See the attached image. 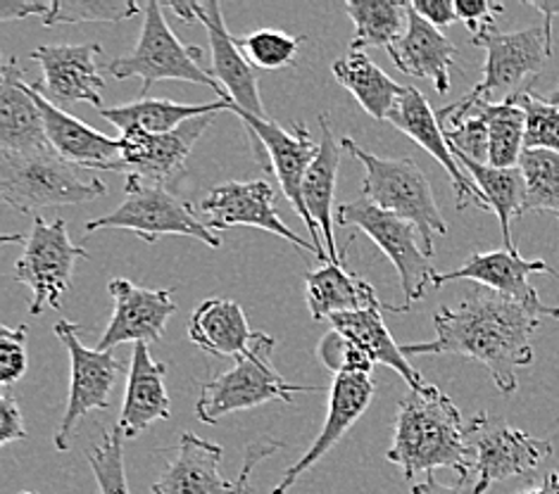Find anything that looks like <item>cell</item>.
Wrapping results in <instances>:
<instances>
[{"label": "cell", "mask_w": 559, "mask_h": 494, "mask_svg": "<svg viewBox=\"0 0 559 494\" xmlns=\"http://www.w3.org/2000/svg\"><path fill=\"white\" fill-rule=\"evenodd\" d=\"M540 314L498 292L478 288L457 306H441L433 316L436 340L403 345L405 357L457 354L484 364L502 395H514L516 369L534 364V333Z\"/></svg>", "instance_id": "1"}, {"label": "cell", "mask_w": 559, "mask_h": 494, "mask_svg": "<svg viewBox=\"0 0 559 494\" xmlns=\"http://www.w3.org/2000/svg\"><path fill=\"white\" fill-rule=\"evenodd\" d=\"M385 459L407 480L452 469L460 475V485L467 483L474 473V454L457 405L429 383L421 390H409L397 402L395 437Z\"/></svg>", "instance_id": "2"}, {"label": "cell", "mask_w": 559, "mask_h": 494, "mask_svg": "<svg viewBox=\"0 0 559 494\" xmlns=\"http://www.w3.org/2000/svg\"><path fill=\"white\" fill-rule=\"evenodd\" d=\"M82 171L52 148L0 153V195L22 215L36 217L46 207L84 205L108 195V185L96 177L84 179Z\"/></svg>", "instance_id": "3"}, {"label": "cell", "mask_w": 559, "mask_h": 494, "mask_svg": "<svg viewBox=\"0 0 559 494\" xmlns=\"http://www.w3.org/2000/svg\"><path fill=\"white\" fill-rule=\"evenodd\" d=\"M341 148L348 150L365 167L362 195L371 205L391 212L401 219L415 224L421 238L426 257L433 255L436 236H448V224L438 209L426 173L412 157H377L362 145H357L350 136L341 138Z\"/></svg>", "instance_id": "4"}, {"label": "cell", "mask_w": 559, "mask_h": 494, "mask_svg": "<svg viewBox=\"0 0 559 494\" xmlns=\"http://www.w3.org/2000/svg\"><path fill=\"white\" fill-rule=\"evenodd\" d=\"M274 345L272 336L255 330L250 352L238 357L234 369L201 387V397L195 402L198 419L207 425H217L219 419L236 411L255 409L267 402H293V395L300 393H322V387L288 383L272 364Z\"/></svg>", "instance_id": "5"}, {"label": "cell", "mask_w": 559, "mask_h": 494, "mask_svg": "<svg viewBox=\"0 0 559 494\" xmlns=\"http://www.w3.org/2000/svg\"><path fill=\"white\" fill-rule=\"evenodd\" d=\"M165 5L151 0L143 8V26L134 52L119 56L105 64V74L115 79H141V100L148 98L157 82H189L219 91L212 79L210 67L203 64L205 52L195 46H183L177 34L169 29L163 15Z\"/></svg>", "instance_id": "6"}, {"label": "cell", "mask_w": 559, "mask_h": 494, "mask_svg": "<svg viewBox=\"0 0 559 494\" xmlns=\"http://www.w3.org/2000/svg\"><path fill=\"white\" fill-rule=\"evenodd\" d=\"M231 112L241 117V122L248 126L252 155H255L258 165L274 173L290 207L296 209L298 217L305 221V229L310 233V243L317 248L319 257H322L324 264H331L324 250L322 231H319V226L310 217L308 205H305V197H302L305 173H308L310 165L314 162V157L319 153V143H314L310 131L302 124H296L293 131H286L278 124L270 122V119L248 115L243 110H231Z\"/></svg>", "instance_id": "7"}, {"label": "cell", "mask_w": 559, "mask_h": 494, "mask_svg": "<svg viewBox=\"0 0 559 494\" xmlns=\"http://www.w3.org/2000/svg\"><path fill=\"white\" fill-rule=\"evenodd\" d=\"M124 200L110 215L91 219L86 233L100 229H124L141 236L153 245L159 236H189L201 240L207 248H219L222 238L210 231L205 221L195 217L189 203H183L165 185H151L139 181H127Z\"/></svg>", "instance_id": "8"}, {"label": "cell", "mask_w": 559, "mask_h": 494, "mask_svg": "<svg viewBox=\"0 0 559 494\" xmlns=\"http://www.w3.org/2000/svg\"><path fill=\"white\" fill-rule=\"evenodd\" d=\"M278 449H284V443L272 437L250 443L246 447L243 469L231 483L219 473L224 449L193 433H181L175 457L169 459L163 478L151 487V494H248L252 469Z\"/></svg>", "instance_id": "9"}, {"label": "cell", "mask_w": 559, "mask_h": 494, "mask_svg": "<svg viewBox=\"0 0 559 494\" xmlns=\"http://www.w3.org/2000/svg\"><path fill=\"white\" fill-rule=\"evenodd\" d=\"M472 46H481L486 50L484 76L462 103H478L500 98L508 100L516 96V88L528 76L543 72L545 62L552 56V41L543 26H528L522 32H500L496 24L486 26L484 32L472 36Z\"/></svg>", "instance_id": "10"}, {"label": "cell", "mask_w": 559, "mask_h": 494, "mask_svg": "<svg viewBox=\"0 0 559 494\" xmlns=\"http://www.w3.org/2000/svg\"><path fill=\"white\" fill-rule=\"evenodd\" d=\"M76 260H88V252L72 243L68 221L34 217L32 236L24 240V252L15 264V280L32 290V316L62 304L64 292L72 288Z\"/></svg>", "instance_id": "11"}, {"label": "cell", "mask_w": 559, "mask_h": 494, "mask_svg": "<svg viewBox=\"0 0 559 494\" xmlns=\"http://www.w3.org/2000/svg\"><path fill=\"white\" fill-rule=\"evenodd\" d=\"M467 439L474 454L476 485L472 494H486L496 483L534 473L552 457L550 439L514 431L502 417L481 411L467 423Z\"/></svg>", "instance_id": "12"}, {"label": "cell", "mask_w": 559, "mask_h": 494, "mask_svg": "<svg viewBox=\"0 0 559 494\" xmlns=\"http://www.w3.org/2000/svg\"><path fill=\"white\" fill-rule=\"evenodd\" d=\"M336 221L343 226H357L393 262L397 276H401L407 310L415 302L424 300L426 286L436 284L438 272L433 269L429 257H426L424 248L417 243L415 224L379 209L365 197L341 205L336 212Z\"/></svg>", "instance_id": "13"}, {"label": "cell", "mask_w": 559, "mask_h": 494, "mask_svg": "<svg viewBox=\"0 0 559 494\" xmlns=\"http://www.w3.org/2000/svg\"><path fill=\"white\" fill-rule=\"evenodd\" d=\"M76 324L62 318L56 324V336L64 342L70 352L72 364V381H70V395H68V409L58 425L52 443L60 451L70 449V439L76 431L79 421H82L88 411L108 409L110 407V393L117 385V376L124 371V364L112 352L88 350V347L79 340Z\"/></svg>", "instance_id": "14"}, {"label": "cell", "mask_w": 559, "mask_h": 494, "mask_svg": "<svg viewBox=\"0 0 559 494\" xmlns=\"http://www.w3.org/2000/svg\"><path fill=\"white\" fill-rule=\"evenodd\" d=\"M217 115H205L191 119L171 133H148L141 129H129L119 136L122 153L105 171H124L127 181L165 185L167 179L183 169L195 143L201 141L205 129L215 122Z\"/></svg>", "instance_id": "15"}, {"label": "cell", "mask_w": 559, "mask_h": 494, "mask_svg": "<svg viewBox=\"0 0 559 494\" xmlns=\"http://www.w3.org/2000/svg\"><path fill=\"white\" fill-rule=\"evenodd\" d=\"M198 209H201V215L205 217V226L210 231H226L236 229V226H248V229H260L284 238L290 245H296L305 252H312L317 260H322L310 240H305L296 231H290L284 219L278 217V212L274 207V189L267 181L219 183L205 195Z\"/></svg>", "instance_id": "16"}, {"label": "cell", "mask_w": 559, "mask_h": 494, "mask_svg": "<svg viewBox=\"0 0 559 494\" xmlns=\"http://www.w3.org/2000/svg\"><path fill=\"white\" fill-rule=\"evenodd\" d=\"M531 274H552L557 272L543 260H524L519 250H490V252H474V255L457 266L455 272L438 274L433 288H443L452 280H474V284L484 286L486 290L498 292L502 298H510L526 310L536 312L540 316L559 318V306L543 304L536 288L528 284Z\"/></svg>", "instance_id": "17"}, {"label": "cell", "mask_w": 559, "mask_h": 494, "mask_svg": "<svg viewBox=\"0 0 559 494\" xmlns=\"http://www.w3.org/2000/svg\"><path fill=\"white\" fill-rule=\"evenodd\" d=\"M193 8L198 22L205 26L210 38V74L219 84L217 96L229 103V112L243 110L248 115L267 119L260 96V79L255 67L246 60L241 48L236 44V36H231L229 29H226L222 5L217 0H210V3H195L193 0Z\"/></svg>", "instance_id": "18"}, {"label": "cell", "mask_w": 559, "mask_h": 494, "mask_svg": "<svg viewBox=\"0 0 559 494\" xmlns=\"http://www.w3.org/2000/svg\"><path fill=\"white\" fill-rule=\"evenodd\" d=\"M108 290L115 310L96 350L112 352V347L124 342L148 345L165 338L169 316L177 312L171 290L141 288L127 278H112Z\"/></svg>", "instance_id": "19"}, {"label": "cell", "mask_w": 559, "mask_h": 494, "mask_svg": "<svg viewBox=\"0 0 559 494\" xmlns=\"http://www.w3.org/2000/svg\"><path fill=\"white\" fill-rule=\"evenodd\" d=\"M100 56L103 48L98 44L36 48L29 58L41 64L44 79L34 82V86L58 108L88 103L93 108L103 110L100 93L105 88V79L100 76L98 67Z\"/></svg>", "instance_id": "20"}, {"label": "cell", "mask_w": 559, "mask_h": 494, "mask_svg": "<svg viewBox=\"0 0 559 494\" xmlns=\"http://www.w3.org/2000/svg\"><path fill=\"white\" fill-rule=\"evenodd\" d=\"M389 122L403 131L405 136H409L417 145L429 153L436 162H441L448 171V177L455 185V195H457V209H467L469 205H476L478 209L490 212L486 195L481 189L467 177V171L457 162L455 153L450 150V145L445 141V133L441 122H438V112L431 110L429 100L424 98V93L415 86L405 88V96L397 103V108L389 117Z\"/></svg>", "instance_id": "21"}, {"label": "cell", "mask_w": 559, "mask_h": 494, "mask_svg": "<svg viewBox=\"0 0 559 494\" xmlns=\"http://www.w3.org/2000/svg\"><path fill=\"white\" fill-rule=\"evenodd\" d=\"M374 381L367 373H341V376H336L329 393V413L322 433L317 435L312 447L290 469H286L272 494H286L319 459H324L336 447L338 439L362 419V413L369 409L371 399H374Z\"/></svg>", "instance_id": "22"}, {"label": "cell", "mask_w": 559, "mask_h": 494, "mask_svg": "<svg viewBox=\"0 0 559 494\" xmlns=\"http://www.w3.org/2000/svg\"><path fill=\"white\" fill-rule=\"evenodd\" d=\"M22 74L20 60L5 58L0 70V153L50 148L34 88L24 82Z\"/></svg>", "instance_id": "23"}, {"label": "cell", "mask_w": 559, "mask_h": 494, "mask_svg": "<svg viewBox=\"0 0 559 494\" xmlns=\"http://www.w3.org/2000/svg\"><path fill=\"white\" fill-rule=\"evenodd\" d=\"M32 88L38 103V110L44 115L50 148L62 159H68L70 165L88 171H105V167L117 162L119 153H122V143H119V138H110L98 129H91L82 119H76L70 112L58 108V105H52L34 84Z\"/></svg>", "instance_id": "24"}, {"label": "cell", "mask_w": 559, "mask_h": 494, "mask_svg": "<svg viewBox=\"0 0 559 494\" xmlns=\"http://www.w3.org/2000/svg\"><path fill=\"white\" fill-rule=\"evenodd\" d=\"M167 364L155 362L148 352V345H134L131 352V369L124 393L122 413L115 429L124 439H134L153 423L167 421L171 413L169 395L165 387Z\"/></svg>", "instance_id": "25"}, {"label": "cell", "mask_w": 559, "mask_h": 494, "mask_svg": "<svg viewBox=\"0 0 559 494\" xmlns=\"http://www.w3.org/2000/svg\"><path fill=\"white\" fill-rule=\"evenodd\" d=\"M407 32L389 48L393 64L407 76L431 79L436 91L445 96L450 91V72L457 58V46L450 38L421 20L407 3Z\"/></svg>", "instance_id": "26"}, {"label": "cell", "mask_w": 559, "mask_h": 494, "mask_svg": "<svg viewBox=\"0 0 559 494\" xmlns=\"http://www.w3.org/2000/svg\"><path fill=\"white\" fill-rule=\"evenodd\" d=\"M319 129H322V141H319V153L314 162L310 165L308 173L302 181V197L308 205L310 217L322 231L324 250L331 264H345L341 262V252L334 236V195H336V181L338 169L343 159V148L334 138V129H331L329 112L319 115Z\"/></svg>", "instance_id": "27"}, {"label": "cell", "mask_w": 559, "mask_h": 494, "mask_svg": "<svg viewBox=\"0 0 559 494\" xmlns=\"http://www.w3.org/2000/svg\"><path fill=\"white\" fill-rule=\"evenodd\" d=\"M305 298L314 322H322L334 314H350L389 306L391 312H407L403 306L383 304L377 298V290L365 278L345 269V264H324L322 269L305 274Z\"/></svg>", "instance_id": "28"}, {"label": "cell", "mask_w": 559, "mask_h": 494, "mask_svg": "<svg viewBox=\"0 0 559 494\" xmlns=\"http://www.w3.org/2000/svg\"><path fill=\"white\" fill-rule=\"evenodd\" d=\"M189 338L215 357H243L250 352L255 330H250L243 306L234 300L210 298L198 304L189 322Z\"/></svg>", "instance_id": "29"}, {"label": "cell", "mask_w": 559, "mask_h": 494, "mask_svg": "<svg viewBox=\"0 0 559 494\" xmlns=\"http://www.w3.org/2000/svg\"><path fill=\"white\" fill-rule=\"evenodd\" d=\"M383 310H389V306H374V310L350 314H334L329 318V324L334 326V330L343 333L345 338H350L359 350H365L371 362L391 366L395 373H401V378L409 385V390H421L426 385L421 373L407 362L403 347H397L389 328H385L381 318Z\"/></svg>", "instance_id": "30"}, {"label": "cell", "mask_w": 559, "mask_h": 494, "mask_svg": "<svg viewBox=\"0 0 559 494\" xmlns=\"http://www.w3.org/2000/svg\"><path fill=\"white\" fill-rule=\"evenodd\" d=\"M336 82L353 93V98L362 105V110L374 117L377 122H383L393 115L397 103L405 96V88L395 84L379 64L367 58V52L350 50L345 58H338L331 67Z\"/></svg>", "instance_id": "31"}, {"label": "cell", "mask_w": 559, "mask_h": 494, "mask_svg": "<svg viewBox=\"0 0 559 494\" xmlns=\"http://www.w3.org/2000/svg\"><path fill=\"white\" fill-rule=\"evenodd\" d=\"M219 112H229V103L224 98L215 103H201V105L143 98L136 103L119 105V108L100 110L103 119H108V122L122 133L129 129H141L148 133H171L179 126H183L186 122H191V119L205 117V115H219Z\"/></svg>", "instance_id": "32"}, {"label": "cell", "mask_w": 559, "mask_h": 494, "mask_svg": "<svg viewBox=\"0 0 559 494\" xmlns=\"http://www.w3.org/2000/svg\"><path fill=\"white\" fill-rule=\"evenodd\" d=\"M457 162L469 173L474 183L486 195V203L490 212H496L500 221V231L504 240V250H516L512 240V219L524 215V200H526V181L519 167L514 169H496L490 165H478L474 159L457 155Z\"/></svg>", "instance_id": "33"}, {"label": "cell", "mask_w": 559, "mask_h": 494, "mask_svg": "<svg viewBox=\"0 0 559 494\" xmlns=\"http://www.w3.org/2000/svg\"><path fill=\"white\" fill-rule=\"evenodd\" d=\"M457 108L467 110L476 108L481 112L488 124V138H490V150H488V165L496 169H514L519 167V159L524 155V136H526V115L519 108L514 100H502V103H490V100H478V103H455Z\"/></svg>", "instance_id": "34"}, {"label": "cell", "mask_w": 559, "mask_h": 494, "mask_svg": "<svg viewBox=\"0 0 559 494\" xmlns=\"http://www.w3.org/2000/svg\"><path fill=\"white\" fill-rule=\"evenodd\" d=\"M407 3L395 0H348L343 3V12L355 24V41L350 50L365 52V48L389 50L401 34V24L407 20Z\"/></svg>", "instance_id": "35"}, {"label": "cell", "mask_w": 559, "mask_h": 494, "mask_svg": "<svg viewBox=\"0 0 559 494\" xmlns=\"http://www.w3.org/2000/svg\"><path fill=\"white\" fill-rule=\"evenodd\" d=\"M519 169L526 181L524 212H550L559 219V153L524 150Z\"/></svg>", "instance_id": "36"}, {"label": "cell", "mask_w": 559, "mask_h": 494, "mask_svg": "<svg viewBox=\"0 0 559 494\" xmlns=\"http://www.w3.org/2000/svg\"><path fill=\"white\" fill-rule=\"evenodd\" d=\"M302 38L305 36H288L286 32L278 29H260L236 38V44L252 67L267 72H278L296 64Z\"/></svg>", "instance_id": "37"}, {"label": "cell", "mask_w": 559, "mask_h": 494, "mask_svg": "<svg viewBox=\"0 0 559 494\" xmlns=\"http://www.w3.org/2000/svg\"><path fill=\"white\" fill-rule=\"evenodd\" d=\"M519 108L526 115V136L524 150H550L559 153V108L550 105L534 91H519L512 96Z\"/></svg>", "instance_id": "38"}, {"label": "cell", "mask_w": 559, "mask_h": 494, "mask_svg": "<svg viewBox=\"0 0 559 494\" xmlns=\"http://www.w3.org/2000/svg\"><path fill=\"white\" fill-rule=\"evenodd\" d=\"M134 0H56L46 26L56 24H79V22H124L139 15Z\"/></svg>", "instance_id": "39"}, {"label": "cell", "mask_w": 559, "mask_h": 494, "mask_svg": "<svg viewBox=\"0 0 559 494\" xmlns=\"http://www.w3.org/2000/svg\"><path fill=\"white\" fill-rule=\"evenodd\" d=\"M86 459L100 494H131L124 469V437L117 429L105 433L100 445L88 449Z\"/></svg>", "instance_id": "40"}, {"label": "cell", "mask_w": 559, "mask_h": 494, "mask_svg": "<svg viewBox=\"0 0 559 494\" xmlns=\"http://www.w3.org/2000/svg\"><path fill=\"white\" fill-rule=\"evenodd\" d=\"M317 357L336 376H341V373H367V376H371V369H374L369 354L359 350L350 338H345L338 330H331L319 340Z\"/></svg>", "instance_id": "41"}, {"label": "cell", "mask_w": 559, "mask_h": 494, "mask_svg": "<svg viewBox=\"0 0 559 494\" xmlns=\"http://www.w3.org/2000/svg\"><path fill=\"white\" fill-rule=\"evenodd\" d=\"M29 366L26 357V326L10 328L8 324L0 326V383L12 385L17 383Z\"/></svg>", "instance_id": "42"}, {"label": "cell", "mask_w": 559, "mask_h": 494, "mask_svg": "<svg viewBox=\"0 0 559 494\" xmlns=\"http://www.w3.org/2000/svg\"><path fill=\"white\" fill-rule=\"evenodd\" d=\"M502 10L504 8L500 3H488V0H455L457 20L469 26L472 36L496 24V15H500Z\"/></svg>", "instance_id": "43"}, {"label": "cell", "mask_w": 559, "mask_h": 494, "mask_svg": "<svg viewBox=\"0 0 559 494\" xmlns=\"http://www.w3.org/2000/svg\"><path fill=\"white\" fill-rule=\"evenodd\" d=\"M24 431V419L15 399L10 395H3V402H0V445H10L15 439H26Z\"/></svg>", "instance_id": "44"}, {"label": "cell", "mask_w": 559, "mask_h": 494, "mask_svg": "<svg viewBox=\"0 0 559 494\" xmlns=\"http://www.w3.org/2000/svg\"><path fill=\"white\" fill-rule=\"evenodd\" d=\"M412 8H415L421 20L436 26V29H445V26L455 24L457 20L455 3H452V0H415Z\"/></svg>", "instance_id": "45"}, {"label": "cell", "mask_w": 559, "mask_h": 494, "mask_svg": "<svg viewBox=\"0 0 559 494\" xmlns=\"http://www.w3.org/2000/svg\"><path fill=\"white\" fill-rule=\"evenodd\" d=\"M52 3H41V0H0V22L24 20V17H48Z\"/></svg>", "instance_id": "46"}, {"label": "cell", "mask_w": 559, "mask_h": 494, "mask_svg": "<svg viewBox=\"0 0 559 494\" xmlns=\"http://www.w3.org/2000/svg\"><path fill=\"white\" fill-rule=\"evenodd\" d=\"M526 5L538 10L543 15V29L552 41V20L559 15V0H526Z\"/></svg>", "instance_id": "47"}, {"label": "cell", "mask_w": 559, "mask_h": 494, "mask_svg": "<svg viewBox=\"0 0 559 494\" xmlns=\"http://www.w3.org/2000/svg\"><path fill=\"white\" fill-rule=\"evenodd\" d=\"M412 494H462L460 485L457 487H448L443 483H438V480L433 478V473L426 475L424 483H417L412 485Z\"/></svg>", "instance_id": "48"}, {"label": "cell", "mask_w": 559, "mask_h": 494, "mask_svg": "<svg viewBox=\"0 0 559 494\" xmlns=\"http://www.w3.org/2000/svg\"><path fill=\"white\" fill-rule=\"evenodd\" d=\"M519 494H559V473L550 471L543 478V483L538 487H531V490H524Z\"/></svg>", "instance_id": "49"}, {"label": "cell", "mask_w": 559, "mask_h": 494, "mask_svg": "<svg viewBox=\"0 0 559 494\" xmlns=\"http://www.w3.org/2000/svg\"><path fill=\"white\" fill-rule=\"evenodd\" d=\"M165 8H169L171 12H177V15H179L186 24H193V22H198L195 8H193L191 0H189V3H169V5H165Z\"/></svg>", "instance_id": "50"}, {"label": "cell", "mask_w": 559, "mask_h": 494, "mask_svg": "<svg viewBox=\"0 0 559 494\" xmlns=\"http://www.w3.org/2000/svg\"><path fill=\"white\" fill-rule=\"evenodd\" d=\"M543 98L548 100L550 105H557V108H559V86H557V88L550 93V96H543Z\"/></svg>", "instance_id": "51"}, {"label": "cell", "mask_w": 559, "mask_h": 494, "mask_svg": "<svg viewBox=\"0 0 559 494\" xmlns=\"http://www.w3.org/2000/svg\"><path fill=\"white\" fill-rule=\"evenodd\" d=\"M20 494H38V492H20Z\"/></svg>", "instance_id": "52"}]
</instances>
